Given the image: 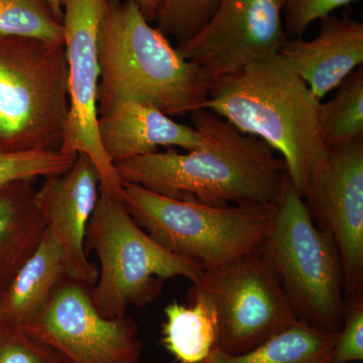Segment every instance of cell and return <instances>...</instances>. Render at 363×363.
I'll return each instance as SVG.
<instances>
[{"label": "cell", "mask_w": 363, "mask_h": 363, "mask_svg": "<svg viewBox=\"0 0 363 363\" xmlns=\"http://www.w3.org/2000/svg\"><path fill=\"white\" fill-rule=\"evenodd\" d=\"M321 100L363 64V23L330 14L311 40H288L279 52Z\"/></svg>", "instance_id": "5bb4252c"}, {"label": "cell", "mask_w": 363, "mask_h": 363, "mask_svg": "<svg viewBox=\"0 0 363 363\" xmlns=\"http://www.w3.org/2000/svg\"><path fill=\"white\" fill-rule=\"evenodd\" d=\"M90 290L67 279L40 314L21 328L71 363H140L143 345L135 319L102 316Z\"/></svg>", "instance_id": "30bf717a"}, {"label": "cell", "mask_w": 363, "mask_h": 363, "mask_svg": "<svg viewBox=\"0 0 363 363\" xmlns=\"http://www.w3.org/2000/svg\"><path fill=\"white\" fill-rule=\"evenodd\" d=\"M68 278L63 248L47 228L37 250L0 295V328L32 322Z\"/></svg>", "instance_id": "2e32d148"}, {"label": "cell", "mask_w": 363, "mask_h": 363, "mask_svg": "<svg viewBox=\"0 0 363 363\" xmlns=\"http://www.w3.org/2000/svg\"><path fill=\"white\" fill-rule=\"evenodd\" d=\"M0 35L64 42L62 21L47 0H0Z\"/></svg>", "instance_id": "44dd1931"}, {"label": "cell", "mask_w": 363, "mask_h": 363, "mask_svg": "<svg viewBox=\"0 0 363 363\" xmlns=\"http://www.w3.org/2000/svg\"><path fill=\"white\" fill-rule=\"evenodd\" d=\"M47 1L48 4H50V6H51L52 13H55V16L62 21V16H63V13H62L61 1H60V0H47Z\"/></svg>", "instance_id": "83f0119b"}, {"label": "cell", "mask_w": 363, "mask_h": 363, "mask_svg": "<svg viewBox=\"0 0 363 363\" xmlns=\"http://www.w3.org/2000/svg\"><path fill=\"white\" fill-rule=\"evenodd\" d=\"M219 0H162L157 28L177 45L192 38L206 25Z\"/></svg>", "instance_id": "603a6c76"}, {"label": "cell", "mask_w": 363, "mask_h": 363, "mask_svg": "<svg viewBox=\"0 0 363 363\" xmlns=\"http://www.w3.org/2000/svg\"><path fill=\"white\" fill-rule=\"evenodd\" d=\"M121 199L136 223L155 240L192 260L203 271L259 250L274 206L184 201L125 182Z\"/></svg>", "instance_id": "5b68a950"}, {"label": "cell", "mask_w": 363, "mask_h": 363, "mask_svg": "<svg viewBox=\"0 0 363 363\" xmlns=\"http://www.w3.org/2000/svg\"><path fill=\"white\" fill-rule=\"evenodd\" d=\"M76 156L62 150L7 152L0 149V189L21 181L60 175L70 169Z\"/></svg>", "instance_id": "7402d4cb"}, {"label": "cell", "mask_w": 363, "mask_h": 363, "mask_svg": "<svg viewBox=\"0 0 363 363\" xmlns=\"http://www.w3.org/2000/svg\"><path fill=\"white\" fill-rule=\"evenodd\" d=\"M101 189V176L87 155H76L64 173L44 179L35 203L65 255L69 278L93 286L99 271L85 252V238Z\"/></svg>", "instance_id": "4fadbf2b"}, {"label": "cell", "mask_w": 363, "mask_h": 363, "mask_svg": "<svg viewBox=\"0 0 363 363\" xmlns=\"http://www.w3.org/2000/svg\"><path fill=\"white\" fill-rule=\"evenodd\" d=\"M319 128L327 149L363 138V68L338 86L330 100L320 105Z\"/></svg>", "instance_id": "ffe728a7"}, {"label": "cell", "mask_w": 363, "mask_h": 363, "mask_svg": "<svg viewBox=\"0 0 363 363\" xmlns=\"http://www.w3.org/2000/svg\"><path fill=\"white\" fill-rule=\"evenodd\" d=\"M358 0H284V28L288 40L298 39L315 21Z\"/></svg>", "instance_id": "d4e9b609"}, {"label": "cell", "mask_w": 363, "mask_h": 363, "mask_svg": "<svg viewBox=\"0 0 363 363\" xmlns=\"http://www.w3.org/2000/svg\"><path fill=\"white\" fill-rule=\"evenodd\" d=\"M136 6L140 7V11L145 14L147 20H156L157 13L161 9L162 0H131Z\"/></svg>", "instance_id": "4316f807"}, {"label": "cell", "mask_w": 363, "mask_h": 363, "mask_svg": "<svg viewBox=\"0 0 363 363\" xmlns=\"http://www.w3.org/2000/svg\"><path fill=\"white\" fill-rule=\"evenodd\" d=\"M363 360V296L346 303L342 327L334 345L332 363Z\"/></svg>", "instance_id": "484cf974"}, {"label": "cell", "mask_w": 363, "mask_h": 363, "mask_svg": "<svg viewBox=\"0 0 363 363\" xmlns=\"http://www.w3.org/2000/svg\"><path fill=\"white\" fill-rule=\"evenodd\" d=\"M191 119L203 136L201 147L118 162L121 181L184 201L274 206L288 179L283 159L211 111H196Z\"/></svg>", "instance_id": "6da1fadb"}, {"label": "cell", "mask_w": 363, "mask_h": 363, "mask_svg": "<svg viewBox=\"0 0 363 363\" xmlns=\"http://www.w3.org/2000/svg\"><path fill=\"white\" fill-rule=\"evenodd\" d=\"M98 116L123 102L184 116L203 108L210 80L131 0H109L98 40Z\"/></svg>", "instance_id": "3957f363"}, {"label": "cell", "mask_w": 363, "mask_h": 363, "mask_svg": "<svg viewBox=\"0 0 363 363\" xmlns=\"http://www.w3.org/2000/svg\"><path fill=\"white\" fill-rule=\"evenodd\" d=\"M33 181L0 189V295L37 250L47 225L35 206Z\"/></svg>", "instance_id": "e0dca14e"}, {"label": "cell", "mask_w": 363, "mask_h": 363, "mask_svg": "<svg viewBox=\"0 0 363 363\" xmlns=\"http://www.w3.org/2000/svg\"><path fill=\"white\" fill-rule=\"evenodd\" d=\"M259 250L278 276L298 319L338 333L346 308L340 257L289 178Z\"/></svg>", "instance_id": "52a82bcc"}, {"label": "cell", "mask_w": 363, "mask_h": 363, "mask_svg": "<svg viewBox=\"0 0 363 363\" xmlns=\"http://www.w3.org/2000/svg\"><path fill=\"white\" fill-rule=\"evenodd\" d=\"M337 333L298 320L257 347L229 354L215 348L203 363H332Z\"/></svg>", "instance_id": "ac0fdd59"}, {"label": "cell", "mask_w": 363, "mask_h": 363, "mask_svg": "<svg viewBox=\"0 0 363 363\" xmlns=\"http://www.w3.org/2000/svg\"><path fill=\"white\" fill-rule=\"evenodd\" d=\"M98 133L102 147L116 166L118 162L159 152L161 147L198 149L203 136L194 126L135 102H123L98 116Z\"/></svg>", "instance_id": "9a60e30c"}, {"label": "cell", "mask_w": 363, "mask_h": 363, "mask_svg": "<svg viewBox=\"0 0 363 363\" xmlns=\"http://www.w3.org/2000/svg\"><path fill=\"white\" fill-rule=\"evenodd\" d=\"M164 316L162 345L179 362L203 363L217 347L216 316L202 298L188 297V305L171 303Z\"/></svg>", "instance_id": "d6986e66"}, {"label": "cell", "mask_w": 363, "mask_h": 363, "mask_svg": "<svg viewBox=\"0 0 363 363\" xmlns=\"http://www.w3.org/2000/svg\"><path fill=\"white\" fill-rule=\"evenodd\" d=\"M320 105L321 100L279 55L210 81L203 108L271 147L304 198L328 150L320 133Z\"/></svg>", "instance_id": "7a4b0ae2"}, {"label": "cell", "mask_w": 363, "mask_h": 363, "mask_svg": "<svg viewBox=\"0 0 363 363\" xmlns=\"http://www.w3.org/2000/svg\"><path fill=\"white\" fill-rule=\"evenodd\" d=\"M69 111L64 42L0 35V149L61 150Z\"/></svg>", "instance_id": "8992f818"}, {"label": "cell", "mask_w": 363, "mask_h": 363, "mask_svg": "<svg viewBox=\"0 0 363 363\" xmlns=\"http://www.w3.org/2000/svg\"><path fill=\"white\" fill-rule=\"evenodd\" d=\"M188 297L202 298L213 309L217 348L229 354L247 352L298 320L260 250L203 272Z\"/></svg>", "instance_id": "ba28073f"}, {"label": "cell", "mask_w": 363, "mask_h": 363, "mask_svg": "<svg viewBox=\"0 0 363 363\" xmlns=\"http://www.w3.org/2000/svg\"><path fill=\"white\" fill-rule=\"evenodd\" d=\"M90 250L100 262L91 298L97 311L111 319L126 316L131 306L142 308L156 300L167 279L194 284L204 272L160 245L136 223L121 196L102 185L86 231L85 252Z\"/></svg>", "instance_id": "277c9868"}, {"label": "cell", "mask_w": 363, "mask_h": 363, "mask_svg": "<svg viewBox=\"0 0 363 363\" xmlns=\"http://www.w3.org/2000/svg\"><path fill=\"white\" fill-rule=\"evenodd\" d=\"M68 66L70 111L62 152L85 154L99 169L101 185L121 196L123 181L100 142L98 40L109 0H60Z\"/></svg>", "instance_id": "9c48e42d"}, {"label": "cell", "mask_w": 363, "mask_h": 363, "mask_svg": "<svg viewBox=\"0 0 363 363\" xmlns=\"http://www.w3.org/2000/svg\"><path fill=\"white\" fill-rule=\"evenodd\" d=\"M284 0H219L211 18L177 45L210 81L279 56L286 38Z\"/></svg>", "instance_id": "8fae6325"}, {"label": "cell", "mask_w": 363, "mask_h": 363, "mask_svg": "<svg viewBox=\"0 0 363 363\" xmlns=\"http://www.w3.org/2000/svg\"><path fill=\"white\" fill-rule=\"evenodd\" d=\"M0 363H71L68 358L21 327L0 328Z\"/></svg>", "instance_id": "cb8c5ba5"}, {"label": "cell", "mask_w": 363, "mask_h": 363, "mask_svg": "<svg viewBox=\"0 0 363 363\" xmlns=\"http://www.w3.org/2000/svg\"><path fill=\"white\" fill-rule=\"evenodd\" d=\"M304 200L337 248L345 302L363 296V138L327 150Z\"/></svg>", "instance_id": "7c38bea8"}]
</instances>
